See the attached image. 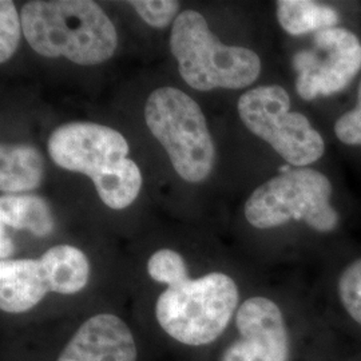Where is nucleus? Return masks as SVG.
<instances>
[{
    "label": "nucleus",
    "instance_id": "nucleus-16",
    "mask_svg": "<svg viewBox=\"0 0 361 361\" xmlns=\"http://www.w3.org/2000/svg\"><path fill=\"white\" fill-rule=\"evenodd\" d=\"M91 180L104 205L116 210L130 207L142 188L141 170L130 158L119 161Z\"/></svg>",
    "mask_w": 361,
    "mask_h": 361
},
{
    "label": "nucleus",
    "instance_id": "nucleus-21",
    "mask_svg": "<svg viewBox=\"0 0 361 361\" xmlns=\"http://www.w3.org/2000/svg\"><path fill=\"white\" fill-rule=\"evenodd\" d=\"M335 134L338 141L361 147V82L357 91V104L337 119Z\"/></svg>",
    "mask_w": 361,
    "mask_h": 361
},
{
    "label": "nucleus",
    "instance_id": "nucleus-5",
    "mask_svg": "<svg viewBox=\"0 0 361 361\" xmlns=\"http://www.w3.org/2000/svg\"><path fill=\"white\" fill-rule=\"evenodd\" d=\"M332 194V183L322 171L293 169L258 186L247 198L244 213L257 229L302 221L316 232L331 233L340 224V214L331 204Z\"/></svg>",
    "mask_w": 361,
    "mask_h": 361
},
{
    "label": "nucleus",
    "instance_id": "nucleus-9",
    "mask_svg": "<svg viewBox=\"0 0 361 361\" xmlns=\"http://www.w3.org/2000/svg\"><path fill=\"white\" fill-rule=\"evenodd\" d=\"M240 337L225 349L219 361H288L289 337L283 312L262 296L247 298L237 310Z\"/></svg>",
    "mask_w": 361,
    "mask_h": 361
},
{
    "label": "nucleus",
    "instance_id": "nucleus-22",
    "mask_svg": "<svg viewBox=\"0 0 361 361\" xmlns=\"http://www.w3.org/2000/svg\"><path fill=\"white\" fill-rule=\"evenodd\" d=\"M0 246H1V249H0L1 261L10 259L11 255L13 253L15 246H13V240L10 238V235L6 232V226L4 225H1V243H0Z\"/></svg>",
    "mask_w": 361,
    "mask_h": 361
},
{
    "label": "nucleus",
    "instance_id": "nucleus-20",
    "mask_svg": "<svg viewBox=\"0 0 361 361\" xmlns=\"http://www.w3.org/2000/svg\"><path fill=\"white\" fill-rule=\"evenodd\" d=\"M145 23L154 28H166L177 19L180 1L174 0H134L129 1Z\"/></svg>",
    "mask_w": 361,
    "mask_h": 361
},
{
    "label": "nucleus",
    "instance_id": "nucleus-17",
    "mask_svg": "<svg viewBox=\"0 0 361 361\" xmlns=\"http://www.w3.org/2000/svg\"><path fill=\"white\" fill-rule=\"evenodd\" d=\"M147 273L157 283L168 286L190 279L185 259L171 249L157 250L147 261Z\"/></svg>",
    "mask_w": 361,
    "mask_h": 361
},
{
    "label": "nucleus",
    "instance_id": "nucleus-19",
    "mask_svg": "<svg viewBox=\"0 0 361 361\" xmlns=\"http://www.w3.org/2000/svg\"><path fill=\"white\" fill-rule=\"evenodd\" d=\"M337 290L344 310L361 326V258L343 271Z\"/></svg>",
    "mask_w": 361,
    "mask_h": 361
},
{
    "label": "nucleus",
    "instance_id": "nucleus-15",
    "mask_svg": "<svg viewBox=\"0 0 361 361\" xmlns=\"http://www.w3.org/2000/svg\"><path fill=\"white\" fill-rule=\"evenodd\" d=\"M276 13L280 26L293 37L334 28L340 22L334 7L312 0H279Z\"/></svg>",
    "mask_w": 361,
    "mask_h": 361
},
{
    "label": "nucleus",
    "instance_id": "nucleus-13",
    "mask_svg": "<svg viewBox=\"0 0 361 361\" xmlns=\"http://www.w3.org/2000/svg\"><path fill=\"white\" fill-rule=\"evenodd\" d=\"M44 161L38 150L28 145H1L0 189L6 193H23L40 185Z\"/></svg>",
    "mask_w": 361,
    "mask_h": 361
},
{
    "label": "nucleus",
    "instance_id": "nucleus-12",
    "mask_svg": "<svg viewBox=\"0 0 361 361\" xmlns=\"http://www.w3.org/2000/svg\"><path fill=\"white\" fill-rule=\"evenodd\" d=\"M39 259L46 271L50 292L75 295L89 283V258L75 246H52Z\"/></svg>",
    "mask_w": 361,
    "mask_h": 361
},
{
    "label": "nucleus",
    "instance_id": "nucleus-8",
    "mask_svg": "<svg viewBox=\"0 0 361 361\" xmlns=\"http://www.w3.org/2000/svg\"><path fill=\"white\" fill-rule=\"evenodd\" d=\"M47 150L56 166L94 180L128 158L129 143L119 131L109 126L73 122L52 131Z\"/></svg>",
    "mask_w": 361,
    "mask_h": 361
},
{
    "label": "nucleus",
    "instance_id": "nucleus-10",
    "mask_svg": "<svg viewBox=\"0 0 361 361\" xmlns=\"http://www.w3.org/2000/svg\"><path fill=\"white\" fill-rule=\"evenodd\" d=\"M137 355L128 324L116 314L101 313L78 328L56 361H137Z\"/></svg>",
    "mask_w": 361,
    "mask_h": 361
},
{
    "label": "nucleus",
    "instance_id": "nucleus-2",
    "mask_svg": "<svg viewBox=\"0 0 361 361\" xmlns=\"http://www.w3.org/2000/svg\"><path fill=\"white\" fill-rule=\"evenodd\" d=\"M170 50L180 77L195 90H241L256 82L261 59L246 47L226 46L197 11L180 13L173 23Z\"/></svg>",
    "mask_w": 361,
    "mask_h": 361
},
{
    "label": "nucleus",
    "instance_id": "nucleus-1",
    "mask_svg": "<svg viewBox=\"0 0 361 361\" xmlns=\"http://www.w3.org/2000/svg\"><path fill=\"white\" fill-rule=\"evenodd\" d=\"M20 19L28 44L42 56L94 66L116 52V27L95 1L34 0L23 6Z\"/></svg>",
    "mask_w": 361,
    "mask_h": 361
},
{
    "label": "nucleus",
    "instance_id": "nucleus-3",
    "mask_svg": "<svg viewBox=\"0 0 361 361\" xmlns=\"http://www.w3.org/2000/svg\"><path fill=\"white\" fill-rule=\"evenodd\" d=\"M238 288L225 273H209L168 286L155 304V317L170 337L190 347L216 341L232 320Z\"/></svg>",
    "mask_w": 361,
    "mask_h": 361
},
{
    "label": "nucleus",
    "instance_id": "nucleus-14",
    "mask_svg": "<svg viewBox=\"0 0 361 361\" xmlns=\"http://www.w3.org/2000/svg\"><path fill=\"white\" fill-rule=\"evenodd\" d=\"M1 225L44 237L54 229L49 202L38 195H3L0 198Z\"/></svg>",
    "mask_w": 361,
    "mask_h": 361
},
{
    "label": "nucleus",
    "instance_id": "nucleus-4",
    "mask_svg": "<svg viewBox=\"0 0 361 361\" xmlns=\"http://www.w3.org/2000/svg\"><path fill=\"white\" fill-rule=\"evenodd\" d=\"M145 121L180 178L192 183L207 180L216 150L207 118L192 97L174 87L157 89L146 101Z\"/></svg>",
    "mask_w": 361,
    "mask_h": 361
},
{
    "label": "nucleus",
    "instance_id": "nucleus-11",
    "mask_svg": "<svg viewBox=\"0 0 361 361\" xmlns=\"http://www.w3.org/2000/svg\"><path fill=\"white\" fill-rule=\"evenodd\" d=\"M50 292L40 259L19 258L0 262V308L25 313L37 307Z\"/></svg>",
    "mask_w": 361,
    "mask_h": 361
},
{
    "label": "nucleus",
    "instance_id": "nucleus-7",
    "mask_svg": "<svg viewBox=\"0 0 361 361\" xmlns=\"http://www.w3.org/2000/svg\"><path fill=\"white\" fill-rule=\"evenodd\" d=\"M297 94L304 101L345 90L361 70V42L344 27L314 34L310 50L293 58Z\"/></svg>",
    "mask_w": 361,
    "mask_h": 361
},
{
    "label": "nucleus",
    "instance_id": "nucleus-6",
    "mask_svg": "<svg viewBox=\"0 0 361 361\" xmlns=\"http://www.w3.org/2000/svg\"><path fill=\"white\" fill-rule=\"evenodd\" d=\"M237 109L247 130L271 145L288 164L308 166L325 153L322 134L307 116L290 110V97L281 86H258L246 91Z\"/></svg>",
    "mask_w": 361,
    "mask_h": 361
},
{
    "label": "nucleus",
    "instance_id": "nucleus-18",
    "mask_svg": "<svg viewBox=\"0 0 361 361\" xmlns=\"http://www.w3.org/2000/svg\"><path fill=\"white\" fill-rule=\"evenodd\" d=\"M23 32L22 19L11 0L0 1V62L6 63L18 50Z\"/></svg>",
    "mask_w": 361,
    "mask_h": 361
}]
</instances>
